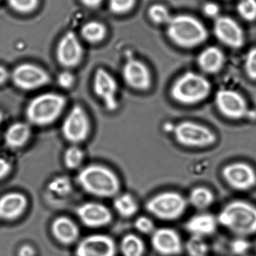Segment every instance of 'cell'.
<instances>
[{
	"mask_svg": "<svg viewBox=\"0 0 256 256\" xmlns=\"http://www.w3.org/2000/svg\"><path fill=\"white\" fill-rule=\"evenodd\" d=\"M38 2L40 0H8L10 6L22 14L32 12L38 7Z\"/></svg>",
	"mask_w": 256,
	"mask_h": 256,
	"instance_id": "obj_32",
	"label": "cell"
},
{
	"mask_svg": "<svg viewBox=\"0 0 256 256\" xmlns=\"http://www.w3.org/2000/svg\"><path fill=\"white\" fill-rule=\"evenodd\" d=\"M186 250L190 256H205L208 252V246L204 238L192 236L186 242Z\"/></svg>",
	"mask_w": 256,
	"mask_h": 256,
	"instance_id": "obj_29",
	"label": "cell"
},
{
	"mask_svg": "<svg viewBox=\"0 0 256 256\" xmlns=\"http://www.w3.org/2000/svg\"><path fill=\"white\" fill-rule=\"evenodd\" d=\"M84 56V49L76 34L67 32L61 38L56 48V59L62 66L73 68L77 66Z\"/></svg>",
	"mask_w": 256,
	"mask_h": 256,
	"instance_id": "obj_12",
	"label": "cell"
},
{
	"mask_svg": "<svg viewBox=\"0 0 256 256\" xmlns=\"http://www.w3.org/2000/svg\"><path fill=\"white\" fill-rule=\"evenodd\" d=\"M78 182L90 194L101 198L114 197L120 188V182L116 174L98 164L84 168L79 173Z\"/></svg>",
	"mask_w": 256,
	"mask_h": 256,
	"instance_id": "obj_2",
	"label": "cell"
},
{
	"mask_svg": "<svg viewBox=\"0 0 256 256\" xmlns=\"http://www.w3.org/2000/svg\"><path fill=\"white\" fill-rule=\"evenodd\" d=\"M120 250L124 256H143L145 246L138 236L128 234L121 240Z\"/></svg>",
	"mask_w": 256,
	"mask_h": 256,
	"instance_id": "obj_27",
	"label": "cell"
},
{
	"mask_svg": "<svg viewBox=\"0 0 256 256\" xmlns=\"http://www.w3.org/2000/svg\"><path fill=\"white\" fill-rule=\"evenodd\" d=\"M80 34L88 42L96 44L106 38L107 29L103 24L92 20L88 22L82 26Z\"/></svg>",
	"mask_w": 256,
	"mask_h": 256,
	"instance_id": "obj_26",
	"label": "cell"
},
{
	"mask_svg": "<svg viewBox=\"0 0 256 256\" xmlns=\"http://www.w3.org/2000/svg\"><path fill=\"white\" fill-rule=\"evenodd\" d=\"M28 204L24 196L18 192H11L0 198V218L14 220L20 216Z\"/></svg>",
	"mask_w": 256,
	"mask_h": 256,
	"instance_id": "obj_20",
	"label": "cell"
},
{
	"mask_svg": "<svg viewBox=\"0 0 256 256\" xmlns=\"http://www.w3.org/2000/svg\"><path fill=\"white\" fill-rule=\"evenodd\" d=\"M58 83L61 88L70 89L74 84V76L70 72H62L58 76Z\"/></svg>",
	"mask_w": 256,
	"mask_h": 256,
	"instance_id": "obj_38",
	"label": "cell"
},
{
	"mask_svg": "<svg viewBox=\"0 0 256 256\" xmlns=\"http://www.w3.org/2000/svg\"><path fill=\"white\" fill-rule=\"evenodd\" d=\"M49 188L55 193H58L59 194H65L70 192L71 187H70L68 180L66 178H58L50 182Z\"/></svg>",
	"mask_w": 256,
	"mask_h": 256,
	"instance_id": "obj_37",
	"label": "cell"
},
{
	"mask_svg": "<svg viewBox=\"0 0 256 256\" xmlns=\"http://www.w3.org/2000/svg\"><path fill=\"white\" fill-rule=\"evenodd\" d=\"M126 83L137 90H146L151 85V74L148 67L136 59H130L122 68Z\"/></svg>",
	"mask_w": 256,
	"mask_h": 256,
	"instance_id": "obj_17",
	"label": "cell"
},
{
	"mask_svg": "<svg viewBox=\"0 0 256 256\" xmlns=\"http://www.w3.org/2000/svg\"><path fill=\"white\" fill-rule=\"evenodd\" d=\"M2 114L0 112V125L2 124Z\"/></svg>",
	"mask_w": 256,
	"mask_h": 256,
	"instance_id": "obj_44",
	"label": "cell"
},
{
	"mask_svg": "<svg viewBox=\"0 0 256 256\" xmlns=\"http://www.w3.org/2000/svg\"><path fill=\"white\" fill-rule=\"evenodd\" d=\"M151 244L157 252L163 256H176L182 250L180 236L170 228L156 229L151 234Z\"/></svg>",
	"mask_w": 256,
	"mask_h": 256,
	"instance_id": "obj_16",
	"label": "cell"
},
{
	"mask_svg": "<svg viewBox=\"0 0 256 256\" xmlns=\"http://www.w3.org/2000/svg\"><path fill=\"white\" fill-rule=\"evenodd\" d=\"M222 176L229 186L238 191H248L256 186V170L244 162L227 164Z\"/></svg>",
	"mask_w": 256,
	"mask_h": 256,
	"instance_id": "obj_9",
	"label": "cell"
},
{
	"mask_svg": "<svg viewBox=\"0 0 256 256\" xmlns=\"http://www.w3.org/2000/svg\"><path fill=\"white\" fill-rule=\"evenodd\" d=\"M94 90L109 112L118 109V84L113 76L103 68H98L94 78Z\"/></svg>",
	"mask_w": 256,
	"mask_h": 256,
	"instance_id": "obj_13",
	"label": "cell"
},
{
	"mask_svg": "<svg viewBox=\"0 0 256 256\" xmlns=\"http://www.w3.org/2000/svg\"><path fill=\"white\" fill-rule=\"evenodd\" d=\"M11 164L5 158L0 157V180L5 178L11 172Z\"/></svg>",
	"mask_w": 256,
	"mask_h": 256,
	"instance_id": "obj_40",
	"label": "cell"
},
{
	"mask_svg": "<svg viewBox=\"0 0 256 256\" xmlns=\"http://www.w3.org/2000/svg\"><path fill=\"white\" fill-rule=\"evenodd\" d=\"M216 106L218 112L230 120H240L248 115V106L244 97L232 90H220L216 94Z\"/></svg>",
	"mask_w": 256,
	"mask_h": 256,
	"instance_id": "obj_11",
	"label": "cell"
},
{
	"mask_svg": "<svg viewBox=\"0 0 256 256\" xmlns=\"http://www.w3.org/2000/svg\"><path fill=\"white\" fill-rule=\"evenodd\" d=\"M114 208L120 216L124 218H130L138 211V204L132 194L126 193L115 198Z\"/></svg>",
	"mask_w": 256,
	"mask_h": 256,
	"instance_id": "obj_25",
	"label": "cell"
},
{
	"mask_svg": "<svg viewBox=\"0 0 256 256\" xmlns=\"http://www.w3.org/2000/svg\"><path fill=\"white\" fill-rule=\"evenodd\" d=\"M214 32L215 36L222 43L232 48H239L244 46V31L230 17L217 18L214 24Z\"/></svg>",
	"mask_w": 256,
	"mask_h": 256,
	"instance_id": "obj_15",
	"label": "cell"
},
{
	"mask_svg": "<svg viewBox=\"0 0 256 256\" xmlns=\"http://www.w3.org/2000/svg\"><path fill=\"white\" fill-rule=\"evenodd\" d=\"M136 0H109V8L116 14H126L132 10Z\"/></svg>",
	"mask_w": 256,
	"mask_h": 256,
	"instance_id": "obj_33",
	"label": "cell"
},
{
	"mask_svg": "<svg viewBox=\"0 0 256 256\" xmlns=\"http://www.w3.org/2000/svg\"><path fill=\"white\" fill-rule=\"evenodd\" d=\"M148 16L156 24H168L172 18L168 8L160 4H156L150 7Z\"/></svg>",
	"mask_w": 256,
	"mask_h": 256,
	"instance_id": "obj_28",
	"label": "cell"
},
{
	"mask_svg": "<svg viewBox=\"0 0 256 256\" xmlns=\"http://www.w3.org/2000/svg\"><path fill=\"white\" fill-rule=\"evenodd\" d=\"M8 78H10V73L8 70L2 66H0V85L4 84L5 82H6Z\"/></svg>",
	"mask_w": 256,
	"mask_h": 256,
	"instance_id": "obj_43",
	"label": "cell"
},
{
	"mask_svg": "<svg viewBox=\"0 0 256 256\" xmlns=\"http://www.w3.org/2000/svg\"><path fill=\"white\" fill-rule=\"evenodd\" d=\"M134 224L136 230L144 234H152L156 230L154 222L149 217L144 216L138 217Z\"/></svg>",
	"mask_w": 256,
	"mask_h": 256,
	"instance_id": "obj_35",
	"label": "cell"
},
{
	"mask_svg": "<svg viewBox=\"0 0 256 256\" xmlns=\"http://www.w3.org/2000/svg\"><path fill=\"white\" fill-rule=\"evenodd\" d=\"M77 214L85 226L100 228L112 222V214L108 208L98 203H86L79 206Z\"/></svg>",
	"mask_w": 256,
	"mask_h": 256,
	"instance_id": "obj_18",
	"label": "cell"
},
{
	"mask_svg": "<svg viewBox=\"0 0 256 256\" xmlns=\"http://www.w3.org/2000/svg\"><path fill=\"white\" fill-rule=\"evenodd\" d=\"M66 104V100L60 94H42L31 100L26 108V116L35 125H49L59 118Z\"/></svg>",
	"mask_w": 256,
	"mask_h": 256,
	"instance_id": "obj_5",
	"label": "cell"
},
{
	"mask_svg": "<svg viewBox=\"0 0 256 256\" xmlns=\"http://www.w3.org/2000/svg\"><path fill=\"white\" fill-rule=\"evenodd\" d=\"M224 56L220 49L208 47L202 50L198 58V64L200 70L210 74L218 72L224 64Z\"/></svg>",
	"mask_w": 256,
	"mask_h": 256,
	"instance_id": "obj_21",
	"label": "cell"
},
{
	"mask_svg": "<svg viewBox=\"0 0 256 256\" xmlns=\"http://www.w3.org/2000/svg\"><path fill=\"white\" fill-rule=\"evenodd\" d=\"M84 152L82 149L76 146H72L66 150L64 156V162L70 169L79 167L84 160Z\"/></svg>",
	"mask_w": 256,
	"mask_h": 256,
	"instance_id": "obj_31",
	"label": "cell"
},
{
	"mask_svg": "<svg viewBox=\"0 0 256 256\" xmlns=\"http://www.w3.org/2000/svg\"><path fill=\"white\" fill-rule=\"evenodd\" d=\"M186 199L176 192H164L150 198L146 211L158 220L172 221L181 217L187 208Z\"/></svg>",
	"mask_w": 256,
	"mask_h": 256,
	"instance_id": "obj_6",
	"label": "cell"
},
{
	"mask_svg": "<svg viewBox=\"0 0 256 256\" xmlns=\"http://www.w3.org/2000/svg\"><path fill=\"white\" fill-rule=\"evenodd\" d=\"M203 12L205 16L209 18H218V13H220V8L216 4L212 2H208V4L204 5Z\"/></svg>",
	"mask_w": 256,
	"mask_h": 256,
	"instance_id": "obj_39",
	"label": "cell"
},
{
	"mask_svg": "<svg viewBox=\"0 0 256 256\" xmlns=\"http://www.w3.org/2000/svg\"><path fill=\"white\" fill-rule=\"evenodd\" d=\"M90 122L82 107L76 106L70 110L62 126L64 138L72 143H80L89 136Z\"/></svg>",
	"mask_w": 256,
	"mask_h": 256,
	"instance_id": "obj_10",
	"label": "cell"
},
{
	"mask_svg": "<svg viewBox=\"0 0 256 256\" xmlns=\"http://www.w3.org/2000/svg\"><path fill=\"white\" fill-rule=\"evenodd\" d=\"M215 200L214 193L204 186H197L190 192L188 203L196 209L204 210L210 206Z\"/></svg>",
	"mask_w": 256,
	"mask_h": 256,
	"instance_id": "obj_24",
	"label": "cell"
},
{
	"mask_svg": "<svg viewBox=\"0 0 256 256\" xmlns=\"http://www.w3.org/2000/svg\"><path fill=\"white\" fill-rule=\"evenodd\" d=\"M80 1L83 5L90 8H97L102 2V0H80Z\"/></svg>",
	"mask_w": 256,
	"mask_h": 256,
	"instance_id": "obj_42",
	"label": "cell"
},
{
	"mask_svg": "<svg viewBox=\"0 0 256 256\" xmlns=\"http://www.w3.org/2000/svg\"><path fill=\"white\" fill-rule=\"evenodd\" d=\"M218 223L238 236L256 234V206L245 200L227 204L217 216Z\"/></svg>",
	"mask_w": 256,
	"mask_h": 256,
	"instance_id": "obj_1",
	"label": "cell"
},
{
	"mask_svg": "<svg viewBox=\"0 0 256 256\" xmlns=\"http://www.w3.org/2000/svg\"><path fill=\"white\" fill-rule=\"evenodd\" d=\"M167 35L176 46L192 48L208 38V31L202 22L190 16L172 17L167 24Z\"/></svg>",
	"mask_w": 256,
	"mask_h": 256,
	"instance_id": "obj_3",
	"label": "cell"
},
{
	"mask_svg": "<svg viewBox=\"0 0 256 256\" xmlns=\"http://www.w3.org/2000/svg\"><path fill=\"white\" fill-rule=\"evenodd\" d=\"M230 247L234 254L241 256L248 252L250 248V244L244 236H238L232 240Z\"/></svg>",
	"mask_w": 256,
	"mask_h": 256,
	"instance_id": "obj_36",
	"label": "cell"
},
{
	"mask_svg": "<svg viewBox=\"0 0 256 256\" xmlns=\"http://www.w3.org/2000/svg\"><path fill=\"white\" fill-rule=\"evenodd\" d=\"M13 83L19 89L30 91L48 84L50 77L48 73L38 66L24 64L18 66L12 73Z\"/></svg>",
	"mask_w": 256,
	"mask_h": 256,
	"instance_id": "obj_8",
	"label": "cell"
},
{
	"mask_svg": "<svg viewBox=\"0 0 256 256\" xmlns=\"http://www.w3.org/2000/svg\"><path fill=\"white\" fill-rule=\"evenodd\" d=\"M236 10L244 20L250 22L256 20V0H240Z\"/></svg>",
	"mask_w": 256,
	"mask_h": 256,
	"instance_id": "obj_30",
	"label": "cell"
},
{
	"mask_svg": "<svg viewBox=\"0 0 256 256\" xmlns=\"http://www.w3.org/2000/svg\"><path fill=\"white\" fill-rule=\"evenodd\" d=\"M174 134L180 144L188 148H205L216 140V134L208 127L191 121L178 124L174 128Z\"/></svg>",
	"mask_w": 256,
	"mask_h": 256,
	"instance_id": "obj_7",
	"label": "cell"
},
{
	"mask_svg": "<svg viewBox=\"0 0 256 256\" xmlns=\"http://www.w3.org/2000/svg\"><path fill=\"white\" fill-rule=\"evenodd\" d=\"M116 245L110 236L94 234L82 240L76 248L77 256H115Z\"/></svg>",
	"mask_w": 256,
	"mask_h": 256,
	"instance_id": "obj_14",
	"label": "cell"
},
{
	"mask_svg": "<svg viewBox=\"0 0 256 256\" xmlns=\"http://www.w3.org/2000/svg\"><path fill=\"white\" fill-rule=\"evenodd\" d=\"M244 68L247 76L252 80H256V47L250 49L247 53Z\"/></svg>",
	"mask_w": 256,
	"mask_h": 256,
	"instance_id": "obj_34",
	"label": "cell"
},
{
	"mask_svg": "<svg viewBox=\"0 0 256 256\" xmlns=\"http://www.w3.org/2000/svg\"><path fill=\"white\" fill-rule=\"evenodd\" d=\"M210 90V84L204 77L196 73L187 72L174 83L170 96L178 103L192 106L204 101Z\"/></svg>",
	"mask_w": 256,
	"mask_h": 256,
	"instance_id": "obj_4",
	"label": "cell"
},
{
	"mask_svg": "<svg viewBox=\"0 0 256 256\" xmlns=\"http://www.w3.org/2000/svg\"><path fill=\"white\" fill-rule=\"evenodd\" d=\"M217 217L210 214H199L187 220L185 228L192 236L204 238L214 234L218 226Z\"/></svg>",
	"mask_w": 256,
	"mask_h": 256,
	"instance_id": "obj_19",
	"label": "cell"
},
{
	"mask_svg": "<svg viewBox=\"0 0 256 256\" xmlns=\"http://www.w3.org/2000/svg\"><path fill=\"white\" fill-rule=\"evenodd\" d=\"M35 250L31 246L24 245L19 250L18 256H34Z\"/></svg>",
	"mask_w": 256,
	"mask_h": 256,
	"instance_id": "obj_41",
	"label": "cell"
},
{
	"mask_svg": "<svg viewBox=\"0 0 256 256\" xmlns=\"http://www.w3.org/2000/svg\"><path fill=\"white\" fill-rule=\"evenodd\" d=\"M52 233L60 242L70 244L78 236V228L76 224L66 217H59L52 223Z\"/></svg>",
	"mask_w": 256,
	"mask_h": 256,
	"instance_id": "obj_22",
	"label": "cell"
},
{
	"mask_svg": "<svg viewBox=\"0 0 256 256\" xmlns=\"http://www.w3.org/2000/svg\"><path fill=\"white\" fill-rule=\"evenodd\" d=\"M30 134V128L28 124L16 122L10 126L7 130L5 134V142L10 148H22L28 142Z\"/></svg>",
	"mask_w": 256,
	"mask_h": 256,
	"instance_id": "obj_23",
	"label": "cell"
}]
</instances>
